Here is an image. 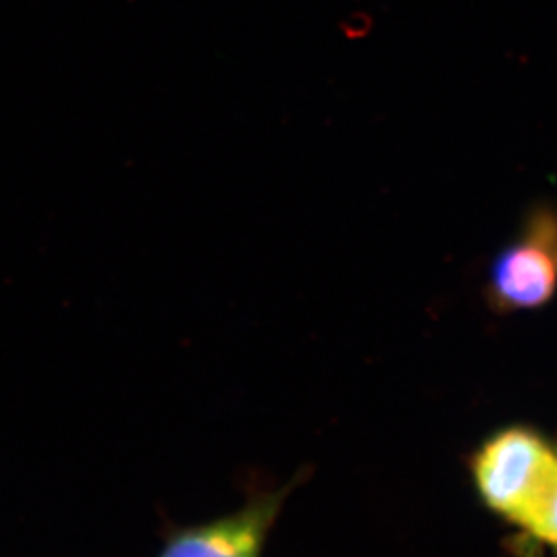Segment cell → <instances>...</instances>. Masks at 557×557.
Instances as JSON below:
<instances>
[{"mask_svg":"<svg viewBox=\"0 0 557 557\" xmlns=\"http://www.w3.org/2000/svg\"><path fill=\"white\" fill-rule=\"evenodd\" d=\"M556 469V445L523 423L488 434L467 458L483 509L520 531L531 521Z\"/></svg>","mask_w":557,"mask_h":557,"instance_id":"1","label":"cell"},{"mask_svg":"<svg viewBox=\"0 0 557 557\" xmlns=\"http://www.w3.org/2000/svg\"><path fill=\"white\" fill-rule=\"evenodd\" d=\"M557 294V205L529 207L518 236L488 267L483 295L498 315L540 310Z\"/></svg>","mask_w":557,"mask_h":557,"instance_id":"2","label":"cell"},{"mask_svg":"<svg viewBox=\"0 0 557 557\" xmlns=\"http://www.w3.org/2000/svg\"><path fill=\"white\" fill-rule=\"evenodd\" d=\"M299 482L297 476L281 487L252 493L239 509L212 520L169 523L154 557H264L284 504Z\"/></svg>","mask_w":557,"mask_h":557,"instance_id":"3","label":"cell"},{"mask_svg":"<svg viewBox=\"0 0 557 557\" xmlns=\"http://www.w3.org/2000/svg\"><path fill=\"white\" fill-rule=\"evenodd\" d=\"M521 532L540 547L557 554V469L531 521Z\"/></svg>","mask_w":557,"mask_h":557,"instance_id":"4","label":"cell"}]
</instances>
